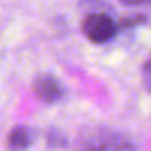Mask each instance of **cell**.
I'll return each mask as SVG.
<instances>
[{
	"label": "cell",
	"instance_id": "cell-1",
	"mask_svg": "<svg viewBox=\"0 0 151 151\" xmlns=\"http://www.w3.org/2000/svg\"><path fill=\"white\" fill-rule=\"evenodd\" d=\"M83 33L91 42L106 44L115 36L117 24L106 13H91L83 21Z\"/></svg>",
	"mask_w": 151,
	"mask_h": 151
},
{
	"label": "cell",
	"instance_id": "cell-2",
	"mask_svg": "<svg viewBox=\"0 0 151 151\" xmlns=\"http://www.w3.org/2000/svg\"><path fill=\"white\" fill-rule=\"evenodd\" d=\"M34 93L46 102H55L62 98L63 88L54 76L41 75L34 81Z\"/></svg>",
	"mask_w": 151,
	"mask_h": 151
},
{
	"label": "cell",
	"instance_id": "cell-3",
	"mask_svg": "<svg viewBox=\"0 0 151 151\" xmlns=\"http://www.w3.org/2000/svg\"><path fill=\"white\" fill-rule=\"evenodd\" d=\"M33 141V130L24 125L13 128L12 133L8 135V143L12 148H26Z\"/></svg>",
	"mask_w": 151,
	"mask_h": 151
},
{
	"label": "cell",
	"instance_id": "cell-4",
	"mask_svg": "<svg viewBox=\"0 0 151 151\" xmlns=\"http://www.w3.org/2000/svg\"><path fill=\"white\" fill-rule=\"evenodd\" d=\"M143 85L148 91H151V59L143 67Z\"/></svg>",
	"mask_w": 151,
	"mask_h": 151
},
{
	"label": "cell",
	"instance_id": "cell-5",
	"mask_svg": "<svg viewBox=\"0 0 151 151\" xmlns=\"http://www.w3.org/2000/svg\"><path fill=\"white\" fill-rule=\"evenodd\" d=\"M141 21H145V17H133V18H127V20H124V23H122V26H124V28L135 26V24L141 23Z\"/></svg>",
	"mask_w": 151,
	"mask_h": 151
},
{
	"label": "cell",
	"instance_id": "cell-6",
	"mask_svg": "<svg viewBox=\"0 0 151 151\" xmlns=\"http://www.w3.org/2000/svg\"><path fill=\"white\" fill-rule=\"evenodd\" d=\"M125 5H140V4H150L151 0H120Z\"/></svg>",
	"mask_w": 151,
	"mask_h": 151
},
{
	"label": "cell",
	"instance_id": "cell-7",
	"mask_svg": "<svg viewBox=\"0 0 151 151\" xmlns=\"http://www.w3.org/2000/svg\"><path fill=\"white\" fill-rule=\"evenodd\" d=\"M150 4H151V2H150Z\"/></svg>",
	"mask_w": 151,
	"mask_h": 151
}]
</instances>
